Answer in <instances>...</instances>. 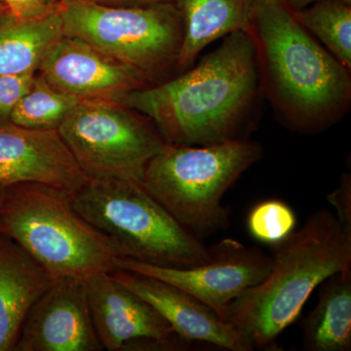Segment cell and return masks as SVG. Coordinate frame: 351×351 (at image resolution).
<instances>
[{"mask_svg": "<svg viewBox=\"0 0 351 351\" xmlns=\"http://www.w3.org/2000/svg\"><path fill=\"white\" fill-rule=\"evenodd\" d=\"M64 1H66V0H44V3L47 4V5H57V4L63 3Z\"/></svg>", "mask_w": 351, "mask_h": 351, "instance_id": "cell-28", "label": "cell"}, {"mask_svg": "<svg viewBox=\"0 0 351 351\" xmlns=\"http://www.w3.org/2000/svg\"><path fill=\"white\" fill-rule=\"evenodd\" d=\"M36 73L0 75V120L10 119L14 108L31 89Z\"/></svg>", "mask_w": 351, "mask_h": 351, "instance_id": "cell-22", "label": "cell"}, {"mask_svg": "<svg viewBox=\"0 0 351 351\" xmlns=\"http://www.w3.org/2000/svg\"><path fill=\"white\" fill-rule=\"evenodd\" d=\"M262 156V145L246 138L200 147L167 144L145 166L142 184L202 239L230 225L223 196Z\"/></svg>", "mask_w": 351, "mask_h": 351, "instance_id": "cell-6", "label": "cell"}, {"mask_svg": "<svg viewBox=\"0 0 351 351\" xmlns=\"http://www.w3.org/2000/svg\"><path fill=\"white\" fill-rule=\"evenodd\" d=\"M255 0H175L184 24V38L176 69L186 71L201 51L219 38L247 32Z\"/></svg>", "mask_w": 351, "mask_h": 351, "instance_id": "cell-17", "label": "cell"}, {"mask_svg": "<svg viewBox=\"0 0 351 351\" xmlns=\"http://www.w3.org/2000/svg\"><path fill=\"white\" fill-rule=\"evenodd\" d=\"M6 186L0 184V210L3 204L4 196H5Z\"/></svg>", "mask_w": 351, "mask_h": 351, "instance_id": "cell-27", "label": "cell"}, {"mask_svg": "<svg viewBox=\"0 0 351 351\" xmlns=\"http://www.w3.org/2000/svg\"><path fill=\"white\" fill-rule=\"evenodd\" d=\"M55 279L0 233V351H14L29 309Z\"/></svg>", "mask_w": 351, "mask_h": 351, "instance_id": "cell-15", "label": "cell"}, {"mask_svg": "<svg viewBox=\"0 0 351 351\" xmlns=\"http://www.w3.org/2000/svg\"><path fill=\"white\" fill-rule=\"evenodd\" d=\"M90 1L108 6L129 7L167 3V2H174L175 0H90Z\"/></svg>", "mask_w": 351, "mask_h": 351, "instance_id": "cell-25", "label": "cell"}, {"mask_svg": "<svg viewBox=\"0 0 351 351\" xmlns=\"http://www.w3.org/2000/svg\"><path fill=\"white\" fill-rule=\"evenodd\" d=\"M57 131L88 178L142 182L167 145L149 117L117 101H82Z\"/></svg>", "mask_w": 351, "mask_h": 351, "instance_id": "cell-8", "label": "cell"}, {"mask_svg": "<svg viewBox=\"0 0 351 351\" xmlns=\"http://www.w3.org/2000/svg\"><path fill=\"white\" fill-rule=\"evenodd\" d=\"M85 280L55 279L29 309L14 351H101Z\"/></svg>", "mask_w": 351, "mask_h": 351, "instance_id": "cell-12", "label": "cell"}, {"mask_svg": "<svg viewBox=\"0 0 351 351\" xmlns=\"http://www.w3.org/2000/svg\"><path fill=\"white\" fill-rule=\"evenodd\" d=\"M294 14L300 24L319 39L339 63L351 71L350 4L319 2L294 11Z\"/></svg>", "mask_w": 351, "mask_h": 351, "instance_id": "cell-20", "label": "cell"}, {"mask_svg": "<svg viewBox=\"0 0 351 351\" xmlns=\"http://www.w3.org/2000/svg\"><path fill=\"white\" fill-rule=\"evenodd\" d=\"M5 4L9 12L16 15H25L38 12L47 7L44 0H1Z\"/></svg>", "mask_w": 351, "mask_h": 351, "instance_id": "cell-24", "label": "cell"}, {"mask_svg": "<svg viewBox=\"0 0 351 351\" xmlns=\"http://www.w3.org/2000/svg\"><path fill=\"white\" fill-rule=\"evenodd\" d=\"M86 179L57 130L0 120V184L38 182L73 193Z\"/></svg>", "mask_w": 351, "mask_h": 351, "instance_id": "cell-13", "label": "cell"}, {"mask_svg": "<svg viewBox=\"0 0 351 351\" xmlns=\"http://www.w3.org/2000/svg\"><path fill=\"white\" fill-rule=\"evenodd\" d=\"M0 233L25 249L54 279H85L117 269L119 247L83 219L71 193L38 184L6 186Z\"/></svg>", "mask_w": 351, "mask_h": 351, "instance_id": "cell-4", "label": "cell"}, {"mask_svg": "<svg viewBox=\"0 0 351 351\" xmlns=\"http://www.w3.org/2000/svg\"><path fill=\"white\" fill-rule=\"evenodd\" d=\"M327 200L336 210L337 219L346 228L351 230V175L341 177L339 188L327 195Z\"/></svg>", "mask_w": 351, "mask_h": 351, "instance_id": "cell-23", "label": "cell"}, {"mask_svg": "<svg viewBox=\"0 0 351 351\" xmlns=\"http://www.w3.org/2000/svg\"><path fill=\"white\" fill-rule=\"evenodd\" d=\"M319 300L301 326L304 350H351V269L337 272L320 284Z\"/></svg>", "mask_w": 351, "mask_h": 351, "instance_id": "cell-18", "label": "cell"}, {"mask_svg": "<svg viewBox=\"0 0 351 351\" xmlns=\"http://www.w3.org/2000/svg\"><path fill=\"white\" fill-rule=\"evenodd\" d=\"M7 11H8V9H7L5 4L0 0V17H1L2 15H4Z\"/></svg>", "mask_w": 351, "mask_h": 351, "instance_id": "cell-29", "label": "cell"}, {"mask_svg": "<svg viewBox=\"0 0 351 351\" xmlns=\"http://www.w3.org/2000/svg\"><path fill=\"white\" fill-rule=\"evenodd\" d=\"M285 1L287 2L289 7L294 11L302 10L307 6L325 1H341L351 5V0H285Z\"/></svg>", "mask_w": 351, "mask_h": 351, "instance_id": "cell-26", "label": "cell"}, {"mask_svg": "<svg viewBox=\"0 0 351 351\" xmlns=\"http://www.w3.org/2000/svg\"><path fill=\"white\" fill-rule=\"evenodd\" d=\"M272 263L262 282L228 307L226 322L253 350H277V339L301 313L314 289L328 277L351 269V230L326 209L272 245Z\"/></svg>", "mask_w": 351, "mask_h": 351, "instance_id": "cell-3", "label": "cell"}, {"mask_svg": "<svg viewBox=\"0 0 351 351\" xmlns=\"http://www.w3.org/2000/svg\"><path fill=\"white\" fill-rule=\"evenodd\" d=\"M64 34L80 39L113 61L138 69L152 85L176 69L184 24L175 2L108 6L90 0L59 4Z\"/></svg>", "mask_w": 351, "mask_h": 351, "instance_id": "cell-7", "label": "cell"}, {"mask_svg": "<svg viewBox=\"0 0 351 351\" xmlns=\"http://www.w3.org/2000/svg\"><path fill=\"white\" fill-rule=\"evenodd\" d=\"M225 38L193 69L132 92L121 104L149 117L167 144L200 147L243 138L261 93L257 55L248 32Z\"/></svg>", "mask_w": 351, "mask_h": 351, "instance_id": "cell-1", "label": "cell"}, {"mask_svg": "<svg viewBox=\"0 0 351 351\" xmlns=\"http://www.w3.org/2000/svg\"><path fill=\"white\" fill-rule=\"evenodd\" d=\"M255 45L261 93L293 130L318 133L350 108V69L295 19L285 0H255L247 29Z\"/></svg>", "mask_w": 351, "mask_h": 351, "instance_id": "cell-2", "label": "cell"}, {"mask_svg": "<svg viewBox=\"0 0 351 351\" xmlns=\"http://www.w3.org/2000/svg\"><path fill=\"white\" fill-rule=\"evenodd\" d=\"M206 263L191 267L149 265L129 258L117 261V269L129 270L160 279L202 302L226 322L228 307L245 291L262 282L269 272L272 257L237 240L211 245Z\"/></svg>", "mask_w": 351, "mask_h": 351, "instance_id": "cell-9", "label": "cell"}, {"mask_svg": "<svg viewBox=\"0 0 351 351\" xmlns=\"http://www.w3.org/2000/svg\"><path fill=\"white\" fill-rule=\"evenodd\" d=\"M113 278L149 302L184 341L203 343L230 351H252L253 346L233 325L189 293L154 277L115 269Z\"/></svg>", "mask_w": 351, "mask_h": 351, "instance_id": "cell-14", "label": "cell"}, {"mask_svg": "<svg viewBox=\"0 0 351 351\" xmlns=\"http://www.w3.org/2000/svg\"><path fill=\"white\" fill-rule=\"evenodd\" d=\"M36 73L53 87L80 101L121 104L132 92L152 86L138 69L113 61L64 34L46 53Z\"/></svg>", "mask_w": 351, "mask_h": 351, "instance_id": "cell-11", "label": "cell"}, {"mask_svg": "<svg viewBox=\"0 0 351 351\" xmlns=\"http://www.w3.org/2000/svg\"><path fill=\"white\" fill-rule=\"evenodd\" d=\"M294 211L283 201L267 199L255 205L247 219L249 232L258 241L274 245L295 230Z\"/></svg>", "mask_w": 351, "mask_h": 351, "instance_id": "cell-21", "label": "cell"}, {"mask_svg": "<svg viewBox=\"0 0 351 351\" xmlns=\"http://www.w3.org/2000/svg\"><path fill=\"white\" fill-rule=\"evenodd\" d=\"M90 313L104 350H184L180 338L160 313L110 272L85 279Z\"/></svg>", "mask_w": 351, "mask_h": 351, "instance_id": "cell-10", "label": "cell"}, {"mask_svg": "<svg viewBox=\"0 0 351 351\" xmlns=\"http://www.w3.org/2000/svg\"><path fill=\"white\" fill-rule=\"evenodd\" d=\"M71 201L123 258L168 267H195L211 258V246L181 225L142 182L86 177Z\"/></svg>", "mask_w": 351, "mask_h": 351, "instance_id": "cell-5", "label": "cell"}, {"mask_svg": "<svg viewBox=\"0 0 351 351\" xmlns=\"http://www.w3.org/2000/svg\"><path fill=\"white\" fill-rule=\"evenodd\" d=\"M80 101L36 73L31 89L11 113L10 121L34 130H58Z\"/></svg>", "mask_w": 351, "mask_h": 351, "instance_id": "cell-19", "label": "cell"}, {"mask_svg": "<svg viewBox=\"0 0 351 351\" xmlns=\"http://www.w3.org/2000/svg\"><path fill=\"white\" fill-rule=\"evenodd\" d=\"M64 36L59 4L38 12L0 17V75L36 73L50 48Z\"/></svg>", "mask_w": 351, "mask_h": 351, "instance_id": "cell-16", "label": "cell"}]
</instances>
